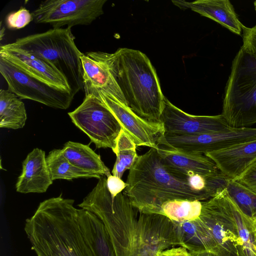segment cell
<instances>
[{"label": "cell", "mask_w": 256, "mask_h": 256, "mask_svg": "<svg viewBox=\"0 0 256 256\" xmlns=\"http://www.w3.org/2000/svg\"><path fill=\"white\" fill-rule=\"evenodd\" d=\"M84 209L96 214L110 236L115 256H158L178 246L174 225L160 214L139 213L128 197L120 192L112 196L106 188L93 192Z\"/></svg>", "instance_id": "obj_1"}, {"label": "cell", "mask_w": 256, "mask_h": 256, "mask_svg": "<svg viewBox=\"0 0 256 256\" xmlns=\"http://www.w3.org/2000/svg\"><path fill=\"white\" fill-rule=\"evenodd\" d=\"M74 200L60 196L41 202L24 230L37 256H94L78 221Z\"/></svg>", "instance_id": "obj_2"}, {"label": "cell", "mask_w": 256, "mask_h": 256, "mask_svg": "<svg viewBox=\"0 0 256 256\" xmlns=\"http://www.w3.org/2000/svg\"><path fill=\"white\" fill-rule=\"evenodd\" d=\"M188 178L170 170L158 150L150 148L138 156L129 170L123 192L139 212L144 214H159L161 206L170 200L211 198L208 194L192 188Z\"/></svg>", "instance_id": "obj_3"}, {"label": "cell", "mask_w": 256, "mask_h": 256, "mask_svg": "<svg viewBox=\"0 0 256 256\" xmlns=\"http://www.w3.org/2000/svg\"><path fill=\"white\" fill-rule=\"evenodd\" d=\"M108 59L128 106L140 118L160 122L166 97L148 57L138 50L120 48L108 53Z\"/></svg>", "instance_id": "obj_4"}, {"label": "cell", "mask_w": 256, "mask_h": 256, "mask_svg": "<svg viewBox=\"0 0 256 256\" xmlns=\"http://www.w3.org/2000/svg\"><path fill=\"white\" fill-rule=\"evenodd\" d=\"M71 28H52L46 32L17 38L7 46L42 58L68 78L74 93L84 88L81 60L82 54L74 42Z\"/></svg>", "instance_id": "obj_5"}, {"label": "cell", "mask_w": 256, "mask_h": 256, "mask_svg": "<svg viewBox=\"0 0 256 256\" xmlns=\"http://www.w3.org/2000/svg\"><path fill=\"white\" fill-rule=\"evenodd\" d=\"M222 114L232 128L256 124V58L242 47L232 62Z\"/></svg>", "instance_id": "obj_6"}, {"label": "cell", "mask_w": 256, "mask_h": 256, "mask_svg": "<svg viewBox=\"0 0 256 256\" xmlns=\"http://www.w3.org/2000/svg\"><path fill=\"white\" fill-rule=\"evenodd\" d=\"M232 206L233 201L226 188L214 197L202 202L198 218L211 234L221 256H244Z\"/></svg>", "instance_id": "obj_7"}, {"label": "cell", "mask_w": 256, "mask_h": 256, "mask_svg": "<svg viewBox=\"0 0 256 256\" xmlns=\"http://www.w3.org/2000/svg\"><path fill=\"white\" fill-rule=\"evenodd\" d=\"M72 122L85 133L96 148L114 151L122 129L107 106L96 96L88 94L80 106L68 113Z\"/></svg>", "instance_id": "obj_8"}, {"label": "cell", "mask_w": 256, "mask_h": 256, "mask_svg": "<svg viewBox=\"0 0 256 256\" xmlns=\"http://www.w3.org/2000/svg\"><path fill=\"white\" fill-rule=\"evenodd\" d=\"M0 72L8 90L20 98L28 99L48 106L66 110L75 94L33 78L0 56Z\"/></svg>", "instance_id": "obj_9"}, {"label": "cell", "mask_w": 256, "mask_h": 256, "mask_svg": "<svg viewBox=\"0 0 256 256\" xmlns=\"http://www.w3.org/2000/svg\"><path fill=\"white\" fill-rule=\"evenodd\" d=\"M106 0H46L32 14L37 24L53 28L88 25L104 14Z\"/></svg>", "instance_id": "obj_10"}, {"label": "cell", "mask_w": 256, "mask_h": 256, "mask_svg": "<svg viewBox=\"0 0 256 256\" xmlns=\"http://www.w3.org/2000/svg\"><path fill=\"white\" fill-rule=\"evenodd\" d=\"M254 140H256V128L230 127L217 132L198 135L164 134L160 145L186 152L204 154Z\"/></svg>", "instance_id": "obj_11"}, {"label": "cell", "mask_w": 256, "mask_h": 256, "mask_svg": "<svg viewBox=\"0 0 256 256\" xmlns=\"http://www.w3.org/2000/svg\"><path fill=\"white\" fill-rule=\"evenodd\" d=\"M100 98L116 116L124 130L136 146L158 149V142L164 134L161 122L145 120L136 114L127 105L120 102L103 92L90 89L84 90Z\"/></svg>", "instance_id": "obj_12"}, {"label": "cell", "mask_w": 256, "mask_h": 256, "mask_svg": "<svg viewBox=\"0 0 256 256\" xmlns=\"http://www.w3.org/2000/svg\"><path fill=\"white\" fill-rule=\"evenodd\" d=\"M164 134L192 136L219 132L230 128L222 114L195 116L185 112L166 98L160 118Z\"/></svg>", "instance_id": "obj_13"}, {"label": "cell", "mask_w": 256, "mask_h": 256, "mask_svg": "<svg viewBox=\"0 0 256 256\" xmlns=\"http://www.w3.org/2000/svg\"><path fill=\"white\" fill-rule=\"evenodd\" d=\"M0 56L33 78L74 93L66 76L42 58L6 44L0 46Z\"/></svg>", "instance_id": "obj_14"}, {"label": "cell", "mask_w": 256, "mask_h": 256, "mask_svg": "<svg viewBox=\"0 0 256 256\" xmlns=\"http://www.w3.org/2000/svg\"><path fill=\"white\" fill-rule=\"evenodd\" d=\"M84 90H100L128 106L110 66L108 52H89L81 57Z\"/></svg>", "instance_id": "obj_15"}, {"label": "cell", "mask_w": 256, "mask_h": 256, "mask_svg": "<svg viewBox=\"0 0 256 256\" xmlns=\"http://www.w3.org/2000/svg\"><path fill=\"white\" fill-rule=\"evenodd\" d=\"M158 152L170 170L184 176L193 174L206 176L220 170L213 160L204 154L186 152L165 146H159Z\"/></svg>", "instance_id": "obj_16"}, {"label": "cell", "mask_w": 256, "mask_h": 256, "mask_svg": "<svg viewBox=\"0 0 256 256\" xmlns=\"http://www.w3.org/2000/svg\"><path fill=\"white\" fill-rule=\"evenodd\" d=\"M228 178L236 180L256 161V140L204 154Z\"/></svg>", "instance_id": "obj_17"}, {"label": "cell", "mask_w": 256, "mask_h": 256, "mask_svg": "<svg viewBox=\"0 0 256 256\" xmlns=\"http://www.w3.org/2000/svg\"><path fill=\"white\" fill-rule=\"evenodd\" d=\"M52 182L44 151L34 148L22 162V172L16 184V192L23 194L45 192Z\"/></svg>", "instance_id": "obj_18"}, {"label": "cell", "mask_w": 256, "mask_h": 256, "mask_svg": "<svg viewBox=\"0 0 256 256\" xmlns=\"http://www.w3.org/2000/svg\"><path fill=\"white\" fill-rule=\"evenodd\" d=\"M172 2L180 9H190L218 22L232 32L242 35L243 24L228 0H198L192 2L172 0Z\"/></svg>", "instance_id": "obj_19"}, {"label": "cell", "mask_w": 256, "mask_h": 256, "mask_svg": "<svg viewBox=\"0 0 256 256\" xmlns=\"http://www.w3.org/2000/svg\"><path fill=\"white\" fill-rule=\"evenodd\" d=\"M78 221L82 236L94 256H115L109 234L96 214L82 208L78 209Z\"/></svg>", "instance_id": "obj_20"}, {"label": "cell", "mask_w": 256, "mask_h": 256, "mask_svg": "<svg viewBox=\"0 0 256 256\" xmlns=\"http://www.w3.org/2000/svg\"><path fill=\"white\" fill-rule=\"evenodd\" d=\"M174 222L181 246L190 252L208 251L220 256L216 242L199 218L187 222Z\"/></svg>", "instance_id": "obj_21"}, {"label": "cell", "mask_w": 256, "mask_h": 256, "mask_svg": "<svg viewBox=\"0 0 256 256\" xmlns=\"http://www.w3.org/2000/svg\"><path fill=\"white\" fill-rule=\"evenodd\" d=\"M62 152L66 158L80 169L100 177L111 174L100 156L88 145L68 141L64 144Z\"/></svg>", "instance_id": "obj_22"}, {"label": "cell", "mask_w": 256, "mask_h": 256, "mask_svg": "<svg viewBox=\"0 0 256 256\" xmlns=\"http://www.w3.org/2000/svg\"><path fill=\"white\" fill-rule=\"evenodd\" d=\"M27 114L24 103L8 90H0V127L17 130L24 126Z\"/></svg>", "instance_id": "obj_23"}, {"label": "cell", "mask_w": 256, "mask_h": 256, "mask_svg": "<svg viewBox=\"0 0 256 256\" xmlns=\"http://www.w3.org/2000/svg\"><path fill=\"white\" fill-rule=\"evenodd\" d=\"M47 166L53 180L57 179L70 180L78 178L101 177L92 174L72 165L64 156L62 149L50 151L46 157Z\"/></svg>", "instance_id": "obj_24"}, {"label": "cell", "mask_w": 256, "mask_h": 256, "mask_svg": "<svg viewBox=\"0 0 256 256\" xmlns=\"http://www.w3.org/2000/svg\"><path fill=\"white\" fill-rule=\"evenodd\" d=\"M202 208V202L199 200H174L164 202L160 206L159 214L181 223L198 218Z\"/></svg>", "instance_id": "obj_25"}, {"label": "cell", "mask_w": 256, "mask_h": 256, "mask_svg": "<svg viewBox=\"0 0 256 256\" xmlns=\"http://www.w3.org/2000/svg\"><path fill=\"white\" fill-rule=\"evenodd\" d=\"M136 146L133 140L122 129L113 151L116 158L112 172V175L121 178L124 172L132 168L138 156Z\"/></svg>", "instance_id": "obj_26"}, {"label": "cell", "mask_w": 256, "mask_h": 256, "mask_svg": "<svg viewBox=\"0 0 256 256\" xmlns=\"http://www.w3.org/2000/svg\"><path fill=\"white\" fill-rule=\"evenodd\" d=\"M226 190L240 211L252 220L256 214V194L235 180L229 179Z\"/></svg>", "instance_id": "obj_27"}, {"label": "cell", "mask_w": 256, "mask_h": 256, "mask_svg": "<svg viewBox=\"0 0 256 256\" xmlns=\"http://www.w3.org/2000/svg\"><path fill=\"white\" fill-rule=\"evenodd\" d=\"M32 20L33 17L32 12L24 7L9 13L6 19L7 27L11 30L22 28Z\"/></svg>", "instance_id": "obj_28"}, {"label": "cell", "mask_w": 256, "mask_h": 256, "mask_svg": "<svg viewBox=\"0 0 256 256\" xmlns=\"http://www.w3.org/2000/svg\"><path fill=\"white\" fill-rule=\"evenodd\" d=\"M243 50L250 56L256 58V25L252 28L242 26Z\"/></svg>", "instance_id": "obj_29"}, {"label": "cell", "mask_w": 256, "mask_h": 256, "mask_svg": "<svg viewBox=\"0 0 256 256\" xmlns=\"http://www.w3.org/2000/svg\"><path fill=\"white\" fill-rule=\"evenodd\" d=\"M235 180L256 194V161Z\"/></svg>", "instance_id": "obj_30"}, {"label": "cell", "mask_w": 256, "mask_h": 256, "mask_svg": "<svg viewBox=\"0 0 256 256\" xmlns=\"http://www.w3.org/2000/svg\"><path fill=\"white\" fill-rule=\"evenodd\" d=\"M106 185L110 194L112 196H115L124 190L127 184L121 178L110 174L106 177Z\"/></svg>", "instance_id": "obj_31"}, {"label": "cell", "mask_w": 256, "mask_h": 256, "mask_svg": "<svg viewBox=\"0 0 256 256\" xmlns=\"http://www.w3.org/2000/svg\"><path fill=\"white\" fill-rule=\"evenodd\" d=\"M158 256H192L186 248L179 246L172 248L161 252Z\"/></svg>", "instance_id": "obj_32"}, {"label": "cell", "mask_w": 256, "mask_h": 256, "mask_svg": "<svg viewBox=\"0 0 256 256\" xmlns=\"http://www.w3.org/2000/svg\"><path fill=\"white\" fill-rule=\"evenodd\" d=\"M190 252L192 256H221L214 252L208 251Z\"/></svg>", "instance_id": "obj_33"}, {"label": "cell", "mask_w": 256, "mask_h": 256, "mask_svg": "<svg viewBox=\"0 0 256 256\" xmlns=\"http://www.w3.org/2000/svg\"><path fill=\"white\" fill-rule=\"evenodd\" d=\"M253 226L254 228V230L256 232V214L253 217V218L251 220Z\"/></svg>", "instance_id": "obj_34"}, {"label": "cell", "mask_w": 256, "mask_h": 256, "mask_svg": "<svg viewBox=\"0 0 256 256\" xmlns=\"http://www.w3.org/2000/svg\"><path fill=\"white\" fill-rule=\"evenodd\" d=\"M4 28H2L1 29H0V40H2V38L4 34Z\"/></svg>", "instance_id": "obj_35"}, {"label": "cell", "mask_w": 256, "mask_h": 256, "mask_svg": "<svg viewBox=\"0 0 256 256\" xmlns=\"http://www.w3.org/2000/svg\"><path fill=\"white\" fill-rule=\"evenodd\" d=\"M255 250H256V234H255Z\"/></svg>", "instance_id": "obj_36"}, {"label": "cell", "mask_w": 256, "mask_h": 256, "mask_svg": "<svg viewBox=\"0 0 256 256\" xmlns=\"http://www.w3.org/2000/svg\"><path fill=\"white\" fill-rule=\"evenodd\" d=\"M254 6L255 10L256 12V0L254 2Z\"/></svg>", "instance_id": "obj_37"}]
</instances>
